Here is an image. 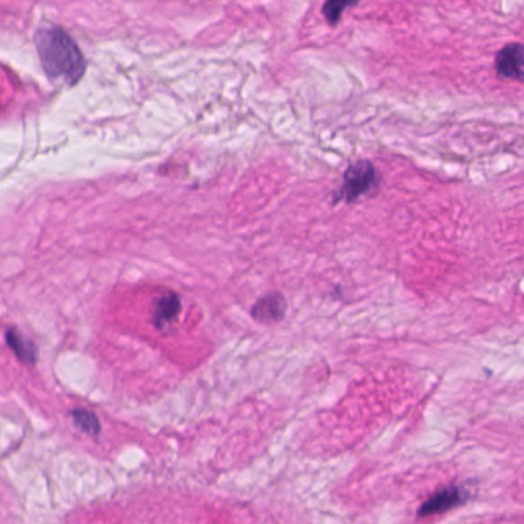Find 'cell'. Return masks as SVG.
Returning <instances> with one entry per match:
<instances>
[{
	"instance_id": "cell-1",
	"label": "cell",
	"mask_w": 524,
	"mask_h": 524,
	"mask_svg": "<svg viewBox=\"0 0 524 524\" xmlns=\"http://www.w3.org/2000/svg\"><path fill=\"white\" fill-rule=\"evenodd\" d=\"M36 45L43 69L51 79L73 85L84 76L86 68L84 54L62 28H41L36 34Z\"/></svg>"
},
{
	"instance_id": "cell-8",
	"label": "cell",
	"mask_w": 524,
	"mask_h": 524,
	"mask_svg": "<svg viewBox=\"0 0 524 524\" xmlns=\"http://www.w3.org/2000/svg\"><path fill=\"white\" fill-rule=\"evenodd\" d=\"M73 419L76 426H77L82 432H85V434L93 437L99 436L100 423L99 419L95 417V412L86 411V409H74Z\"/></svg>"
},
{
	"instance_id": "cell-9",
	"label": "cell",
	"mask_w": 524,
	"mask_h": 524,
	"mask_svg": "<svg viewBox=\"0 0 524 524\" xmlns=\"http://www.w3.org/2000/svg\"><path fill=\"white\" fill-rule=\"evenodd\" d=\"M357 5L351 2H340V0H332V2H326L321 6V13L325 16L326 21L330 22V27H336L337 23L341 21L343 13L347 8Z\"/></svg>"
},
{
	"instance_id": "cell-3",
	"label": "cell",
	"mask_w": 524,
	"mask_h": 524,
	"mask_svg": "<svg viewBox=\"0 0 524 524\" xmlns=\"http://www.w3.org/2000/svg\"><path fill=\"white\" fill-rule=\"evenodd\" d=\"M471 498L465 486H447V488L437 491L432 497L428 498L425 503L419 509V517H430V515L443 514L446 510L458 508L466 503Z\"/></svg>"
},
{
	"instance_id": "cell-7",
	"label": "cell",
	"mask_w": 524,
	"mask_h": 524,
	"mask_svg": "<svg viewBox=\"0 0 524 524\" xmlns=\"http://www.w3.org/2000/svg\"><path fill=\"white\" fill-rule=\"evenodd\" d=\"M6 343L14 352V356L25 365H34L37 362V349L32 340L21 334V330L11 328L6 332Z\"/></svg>"
},
{
	"instance_id": "cell-5",
	"label": "cell",
	"mask_w": 524,
	"mask_h": 524,
	"mask_svg": "<svg viewBox=\"0 0 524 524\" xmlns=\"http://www.w3.org/2000/svg\"><path fill=\"white\" fill-rule=\"evenodd\" d=\"M523 62V47L519 43H509L495 56V71L503 79L521 80Z\"/></svg>"
},
{
	"instance_id": "cell-6",
	"label": "cell",
	"mask_w": 524,
	"mask_h": 524,
	"mask_svg": "<svg viewBox=\"0 0 524 524\" xmlns=\"http://www.w3.org/2000/svg\"><path fill=\"white\" fill-rule=\"evenodd\" d=\"M182 310V303L177 294L168 293L158 297L152 311V323L158 326V330H163L171 325Z\"/></svg>"
},
{
	"instance_id": "cell-4",
	"label": "cell",
	"mask_w": 524,
	"mask_h": 524,
	"mask_svg": "<svg viewBox=\"0 0 524 524\" xmlns=\"http://www.w3.org/2000/svg\"><path fill=\"white\" fill-rule=\"evenodd\" d=\"M286 308L288 304L282 294L269 293L260 297L252 306V319L262 325H274L284 321Z\"/></svg>"
},
{
	"instance_id": "cell-2",
	"label": "cell",
	"mask_w": 524,
	"mask_h": 524,
	"mask_svg": "<svg viewBox=\"0 0 524 524\" xmlns=\"http://www.w3.org/2000/svg\"><path fill=\"white\" fill-rule=\"evenodd\" d=\"M378 174L373 162L357 160L343 174V185L336 194V202L352 203L371 193L377 186Z\"/></svg>"
}]
</instances>
